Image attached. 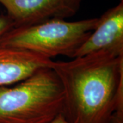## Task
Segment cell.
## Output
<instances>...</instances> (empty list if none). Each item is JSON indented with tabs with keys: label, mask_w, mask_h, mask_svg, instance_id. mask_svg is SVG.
I'll list each match as a JSON object with an SVG mask.
<instances>
[{
	"label": "cell",
	"mask_w": 123,
	"mask_h": 123,
	"mask_svg": "<svg viewBox=\"0 0 123 123\" xmlns=\"http://www.w3.org/2000/svg\"><path fill=\"white\" fill-rule=\"evenodd\" d=\"M63 88L62 115L70 123H110L123 115V56L107 52L52 61Z\"/></svg>",
	"instance_id": "cell-1"
},
{
	"label": "cell",
	"mask_w": 123,
	"mask_h": 123,
	"mask_svg": "<svg viewBox=\"0 0 123 123\" xmlns=\"http://www.w3.org/2000/svg\"><path fill=\"white\" fill-rule=\"evenodd\" d=\"M64 94L52 68H40L11 87H0V123H50L62 114Z\"/></svg>",
	"instance_id": "cell-2"
},
{
	"label": "cell",
	"mask_w": 123,
	"mask_h": 123,
	"mask_svg": "<svg viewBox=\"0 0 123 123\" xmlns=\"http://www.w3.org/2000/svg\"><path fill=\"white\" fill-rule=\"evenodd\" d=\"M98 18L77 21L51 19L13 27L0 38V45L23 49L52 60L59 55L74 58L97 25Z\"/></svg>",
	"instance_id": "cell-3"
},
{
	"label": "cell",
	"mask_w": 123,
	"mask_h": 123,
	"mask_svg": "<svg viewBox=\"0 0 123 123\" xmlns=\"http://www.w3.org/2000/svg\"><path fill=\"white\" fill-rule=\"evenodd\" d=\"M82 0H0L14 27L51 19H66L79 11Z\"/></svg>",
	"instance_id": "cell-4"
},
{
	"label": "cell",
	"mask_w": 123,
	"mask_h": 123,
	"mask_svg": "<svg viewBox=\"0 0 123 123\" xmlns=\"http://www.w3.org/2000/svg\"><path fill=\"white\" fill-rule=\"evenodd\" d=\"M100 52L123 56V1L98 18L95 28L75 57Z\"/></svg>",
	"instance_id": "cell-5"
},
{
	"label": "cell",
	"mask_w": 123,
	"mask_h": 123,
	"mask_svg": "<svg viewBox=\"0 0 123 123\" xmlns=\"http://www.w3.org/2000/svg\"><path fill=\"white\" fill-rule=\"evenodd\" d=\"M52 61L36 53L0 45V87L12 86L40 68L50 67Z\"/></svg>",
	"instance_id": "cell-6"
},
{
	"label": "cell",
	"mask_w": 123,
	"mask_h": 123,
	"mask_svg": "<svg viewBox=\"0 0 123 123\" xmlns=\"http://www.w3.org/2000/svg\"><path fill=\"white\" fill-rule=\"evenodd\" d=\"M13 27V22L6 14L0 16V38Z\"/></svg>",
	"instance_id": "cell-7"
},
{
	"label": "cell",
	"mask_w": 123,
	"mask_h": 123,
	"mask_svg": "<svg viewBox=\"0 0 123 123\" xmlns=\"http://www.w3.org/2000/svg\"><path fill=\"white\" fill-rule=\"evenodd\" d=\"M50 123H70L67 120H66L64 116L62 115V114H60L57 118L53 120V121H51Z\"/></svg>",
	"instance_id": "cell-8"
},
{
	"label": "cell",
	"mask_w": 123,
	"mask_h": 123,
	"mask_svg": "<svg viewBox=\"0 0 123 123\" xmlns=\"http://www.w3.org/2000/svg\"><path fill=\"white\" fill-rule=\"evenodd\" d=\"M110 123H123V115L116 114Z\"/></svg>",
	"instance_id": "cell-9"
}]
</instances>
